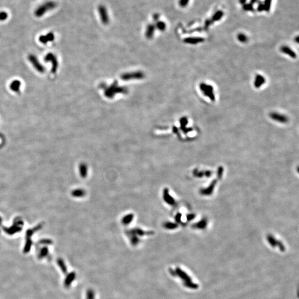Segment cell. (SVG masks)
I'll list each match as a JSON object with an SVG mask.
<instances>
[{
    "label": "cell",
    "mask_w": 299,
    "mask_h": 299,
    "mask_svg": "<svg viewBox=\"0 0 299 299\" xmlns=\"http://www.w3.org/2000/svg\"><path fill=\"white\" fill-rule=\"evenodd\" d=\"M199 88L203 93L204 95L208 97L212 102L215 100V96L213 93V88L212 85L205 83H201L199 85Z\"/></svg>",
    "instance_id": "2"
},
{
    "label": "cell",
    "mask_w": 299,
    "mask_h": 299,
    "mask_svg": "<svg viewBox=\"0 0 299 299\" xmlns=\"http://www.w3.org/2000/svg\"><path fill=\"white\" fill-rule=\"evenodd\" d=\"M256 0H252V3H254L255 2H256Z\"/></svg>",
    "instance_id": "37"
},
{
    "label": "cell",
    "mask_w": 299,
    "mask_h": 299,
    "mask_svg": "<svg viewBox=\"0 0 299 299\" xmlns=\"http://www.w3.org/2000/svg\"><path fill=\"white\" fill-rule=\"evenodd\" d=\"M58 266L60 268L62 271L63 272V273H65L67 272L66 267H65V265L64 264V261L61 259H59L58 260Z\"/></svg>",
    "instance_id": "20"
},
{
    "label": "cell",
    "mask_w": 299,
    "mask_h": 299,
    "mask_svg": "<svg viewBox=\"0 0 299 299\" xmlns=\"http://www.w3.org/2000/svg\"><path fill=\"white\" fill-rule=\"evenodd\" d=\"M267 241L269 242V243L272 245H273V247H274L275 245H276V244H278L279 245V247H280L281 250H283L284 249V245H283V244L281 243L280 242H277V241L274 239L273 236H267Z\"/></svg>",
    "instance_id": "15"
},
{
    "label": "cell",
    "mask_w": 299,
    "mask_h": 299,
    "mask_svg": "<svg viewBox=\"0 0 299 299\" xmlns=\"http://www.w3.org/2000/svg\"><path fill=\"white\" fill-rule=\"evenodd\" d=\"M28 60L32 64L34 68L40 73H44L45 71V68L43 65H42L39 61L38 60L37 57L33 54H31L28 56Z\"/></svg>",
    "instance_id": "3"
},
{
    "label": "cell",
    "mask_w": 299,
    "mask_h": 299,
    "mask_svg": "<svg viewBox=\"0 0 299 299\" xmlns=\"http://www.w3.org/2000/svg\"><path fill=\"white\" fill-rule=\"evenodd\" d=\"M164 199L166 202L170 205L173 206L175 204L176 202L175 199H173V198H172L171 196L170 195L168 190L167 189H165L164 192Z\"/></svg>",
    "instance_id": "8"
},
{
    "label": "cell",
    "mask_w": 299,
    "mask_h": 299,
    "mask_svg": "<svg viewBox=\"0 0 299 299\" xmlns=\"http://www.w3.org/2000/svg\"><path fill=\"white\" fill-rule=\"evenodd\" d=\"M8 17V14L6 12H0V21H5Z\"/></svg>",
    "instance_id": "28"
},
{
    "label": "cell",
    "mask_w": 299,
    "mask_h": 299,
    "mask_svg": "<svg viewBox=\"0 0 299 299\" xmlns=\"http://www.w3.org/2000/svg\"><path fill=\"white\" fill-rule=\"evenodd\" d=\"M280 50L281 52H283L285 54H287V55H289V56H290L292 58H296V54L295 53V52H294L291 48H290L287 46H285V45L283 46L282 47H281Z\"/></svg>",
    "instance_id": "10"
},
{
    "label": "cell",
    "mask_w": 299,
    "mask_h": 299,
    "mask_svg": "<svg viewBox=\"0 0 299 299\" xmlns=\"http://www.w3.org/2000/svg\"><path fill=\"white\" fill-rule=\"evenodd\" d=\"M98 12L102 23L105 25L108 24L109 22V17L105 7L102 5L99 6L98 7Z\"/></svg>",
    "instance_id": "5"
},
{
    "label": "cell",
    "mask_w": 299,
    "mask_h": 299,
    "mask_svg": "<svg viewBox=\"0 0 299 299\" xmlns=\"http://www.w3.org/2000/svg\"><path fill=\"white\" fill-rule=\"evenodd\" d=\"M194 175H195L196 176H197L198 177H203V176L204 175L203 172H198V171H197V170H195V171H194Z\"/></svg>",
    "instance_id": "31"
},
{
    "label": "cell",
    "mask_w": 299,
    "mask_h": 299,
    "mask_svg": "<svg viewBox=\"0 0 299 299\" xmlns=\"http://www.w3.org/2000/svg\"><path fill=\"white\" fill-rule=\"evenodd\" d=\"M223 172V168L222 167H219L218 170V178H221L222 176Z\"/></svg>",
    "instance_id": "30"
},
{
    "label": "cell",
    "mask_w": 299,
    "mask_h": 299,
    "mask_svg": "<svg viewBox=\"0 0 299 299\" xmlns=\"http://www.w3.org/2000/svg\"><path fill=\"white\" fill-rule=\"evenodd\" d=\"M181 216H182V215H181V213H178V214L176 216V217H175V218H176V221L177 222H180V221H181Z\"/></svg>",
    "instance_id": "33"
},
{
    "label": "cell",
    "mask_w": 299,
    "mask_h": 299,
    "mask_svg": "<svg viewBox=\"0 0 299 299\" xmlns=\"http://www.w3.org/2000/svg\"><path fill=\"white\" fill-rule=\"evenodd\" d=\"M45 61L46 62H50L52 63V72L55 73L56 72L57 69L58 63L57 59V58L52 53H49L47 55H46L45 57Z\"/></svg>",
    "instance_id": "4"
},
{
    "label": "cell",
    "mask_w": 299,
    "mask_h": 299,
    "mask_svg": "<svg viewBox=\"0 0 299 299\" xmlns=\"http://www.w3.org/2000/svg\"><path fill=\"white\" fill-rule=\"evenodd\" d=\"M48 254V249L46 248L43 249L41 253H40V254L39 256V258H44L45 256L47 255Z\"/></svg>",
    "instance_id": "29"
},
{
    "label": "cell",
    "mask_w": 299,
    "mask_h": 299,
    "mask_svg": "<svg viewBox=\"0 0 299 299\" xmlns=\"http://www.w3.org/2000/svg\"><path fill=\"white\" fill-rule=\"evenodd\" d=\"M216 180H214L212 182V184H210V186L207 189H202V190H201V191H200L202 195H210V194H212V192L213 191L214 187L216 186Z\"/></svg>",
    "instance_id": "11"
},
{
    "label": "cell",
    "mask_w": 299,
    "mask_h": 299,
    "mask_svg": "<svg viewBox=\"0 0 299 299\" xmlns=\"http://www.w3.org/2000/svg\"><path fill=\"white\" fill-rule=\"evenodd\" d=\"M74 275L73 274H70L68 277L66 279L65 281V286H68L69 285L71 281L73 280V279H74Z\"/></svg>",
    "instance_id": "24"
},
{
    "label": "cell",
    "mask_w": 299,
    "mask_h": 299,
    "mask_svg": "<svg viewBox=\"0 0 299 299\" xmlns=\"http://www.w3.org/2000/svg\"><path fill=\"white\" fill-rule=\"evenodd\" d=\"M80 172L81 176L85 178L87 177L88 174V167L87 166L84 164H82L80 166Z\"/></svg>",
    "instance_id": "16"
},
{
    "label": "cell",
    "mask_w": 299,
    "mask_h": 299,
    "mask_svg": "<svg viewBox=\"0 0 299 299\" xmlns=\"http://www.w3.org/2000/svg\"><path fill=\"white\" fill-rule=\"evenodd\" d=\"M204 41V39L201 37H189V38H186L184 39V42L185 43H189L191 45H196L199 43L203 42Z\"/></svg>",
    "instance_id": "9"
},
{
    "label": "cell",
    "mask_w": 299,
    "mask_h": 299,
    "mask_svg": "<svg viewBox=\"0 0 299 299\" xmlns=\"http://www.w3.org/2000/svg\"><path fill=\"white\" fill-rule=\"evenodd\" d=\"M223 16V12L221 11H219L218 12H217L214 16H213V19L212 20L213 21H218L219 19H221Z\"/></svg>",
    "instance_id": "21"
},
{
    "label": "cell",
    "mask_w": 299,
    "mask_h": 299,
    "mask_svg": "<svg viewBox=\"0 0 299 299\" xmlns=\"http://www.w3.org/2000/svg\"><path fill=\"white\" fill-rule=\"evenodd\" d=\"M54 34L52 32H50L45 36H40L39 40L41 43H42L43 44H46L48 42L53 41L54 40Z\"/></svg>",
    "instance_id": "7"
},
{
    "label": "cell",
    "mask_w": 299,
    "mask_h": 299,
    "mask_svg": "<svg viewBox=\"0 0 299 299\" xmlns=\"http://www.w3.org/2000/svg\"><path fill=\"white\" fill-rule=\"evenodd\" d=\"M157 27L161 31H164L166 28L165 23L163 22H158L157 23Z\"/></svg>",
    "instance_id": "27"
},
{
    "label": "cell",
    "mask_w": 299,
    "mask_h": 299,
    "mask_svg": "<svg viewBox=\"0 0 299 299\" xmlns=\"http://www.w3.org/2000/svg\"><path fill=\"white\" fill-rule=\"evenodd\" d=\"M296 43H299V37L298 36L296 38Z\"/></svg>",
    "instance_id": "36"
},
{
    "label": "cell",
    "mask_w": 299,
    "mask_h": 299,
    "mask_svg": "<svg viewBox=\"0 0 299 299\" xmlns=\"http://www.w3.org/2000/svg\"><path fill=\"white\" fill-rule=\"evenodd\" d=\"M238 39L239 40V41H240L242 43H245L246 42H247L248 41V38L247 37V36H245L244 34H243V33H240L238 35Z\"/></svg>",
    "instance_id": "22"
},
{
    "label": "cell",
    "mask_w": 299,
    "mask_h": 299,
    "mask_svg": "<svg viewBox=\"0 0 299 299\" xmlns=\"http://www.w3.org/2000/svg\"><path fill=\"white\" fill-rule=\"evenodd\" d=\"M155 31V26L152 24H150L147 26L146 31V36L147 37H151Z\"/></svg>",
    "instance_id": "17"
},
{
    "label": "cell",
    "mask_w": 299,
    "mask_h": 299,
    "mask_svg": "<svg viewBox=\"0 0 299 299\" xmlns=\"http://www.w3.org/2000/svg\"><path fill=\"white\" fill-rule=\"evenodd\" d=\"M265 82V79L261 75H257L255 77L254 87L256 88H259Z\"/></svg>",
    "instance_id": "12"
},
{
    "label": "cell",
    "mask_w": 299,
    "mask_h": 299,
    "mask_svg": "<svg viewBox=\"0 0 299 299\" xmlns=\"http://www.w3.org/2000/svg\"><path fill=\"white\" fill-rule=\"evenodd\" d=\"M189 1L190 0H179V5L181 7H185L188 5Z\"/></svg>",
    "instance_id": "26"
},
{
    "label": "cell",
    "mask_w": 299,
    "mask_h": 299,
    "mask_svg": "<svg viewBox=\"0 0 299 299\" xmlns=\"http://www.w3.org/2000/svg\"><path fill=\"white\" fill-rule=\"evenodd\" d=\"M211 173H212L211 172L209 171H206V172H205L204 175H205V176H207V177H210V176H211Z\"/></svg>",
    "instance_id": "35"
},
{
    "label": "cell",
    "mask_w": 299,
    "mask_h": 299,
    "mask_svg": "<svg viewBox=\"0 0 299 299\" xmlns=\"http://www.w3.org/2000/svg\"><path fill=\"white\" fill-rule=\"evenodd\" d=\"M85 195V192L83 190H78L74 191L73 193V195L76 197H83Z\"/></svg>",
    "instance_id": "23"
},
{
    "label": "cell",
    "mask_w": 299,
    "mask_h": 299,
    "mask_svg": "<svg viewBox=\"0 0 299 299\" xmlns=\"http://www.w3.org/2000/svg\"><path fill=\"white\" fill-rule=\"evenodd\" d=\"M134 216L133 214H128L127 215L125 216L122 219V223L124 225H129L130 223L132 222L134 219Z\"/></svg>",
    "instance_id": "14"
},
{
    "label": "cell",
    "mask_w": 299,
    "mask_h": 299,
    "mask_svg": "<svg viewBox=\"0 0 299 299\" xmlns=\"http://www.w3.org/2000/svg\"><path fill=\"white\" fill-rule=\"evenodd\" d=\"M56 7L57 3L54 1H48L38 7L35 11L34 14L36 17H41L47 12L55 8Z\"/></svg>",
    "instance_id": "1"
},
{
    "label": "cell",
    "mask_w": 299,
    "mask_h": 299,
    "mask_svg": "<svg viewBox=\"0 0 299 299\" xmlns=\"http://www.w3.org/2000/svg\"><path fill=\"white\" fill-rule=\"evenodd\" d=\"M244 9L246 10H252V7L250 5H245L244 6Z\"/></svg>",
    "instance_id": "34"
},
{
    "label": "cell",
    "mask_w": 299,
    "mask_h": 299,
    "mask_svg": "<svg viewBox=\"0 0 299 299\" xmlns=\"http://www.w3.org/2000/svg\"><path fill=\"white\" fill-rule=\"evenodd\" d=\"M195 217V215L194 214H188L187 216V219L188 221H191L192 219H193Z\"/></svg>",
    "instance_id": "32"
},
{
    "label": "cell",
    "mask_w": 299,
    "mask_h": 299,
    "mask_svg": "<svg viewBox=\"0 0 299 299\" xmlns=\"http://www.w3.org/2000/svg\"><path fill=\"white\" fill-rule=\"evenodd\" d=\"M164 225L165 228L167 229H175L177 227V224L176 223H173L172 222H166Z\"/></svg>",
    "instance_id": "19"
},
{
    "label": "cell",
    "mask_w": 299,
    "mask_h": 299,
    "mask_svg": "<svg viewBox=\"0 0 299 299\" xmlns=\"http://www.w3.org/2000/svg\"><path fill=\"white\" fill-rule=\"evenodd\" d=\"M270 116L273 120L275 121H279L281 123H286L288 121V119L287 116L276 113H272L270 114Z\"/></svg>",
    "instance_id": "6"
},
{
    "label": "cell",
    "mask_w": 299,
    "mask_h": 299,
    "mask_svg": "<svg viewBox=\"0 0 299 299\" xmlns=\"http://www.w3.org/2000/svg\"><path fill=\"white\" fill-rule=\"evenodd\" d=\"M206 225H207V222H206V221L205 219H204V220L200 221L199 222L196 223L194 225V227H196V228H198L199 229H203V228L206 227Z\"/></svg>",
    "instance_id": "18"
},
{
    "label": "cell",
    "mask_w": 299,
    "mask_h": 299,
    "mask_svg": "<svg viewBox=\"0 0 299 299\" xmlns=\"http://www.w3.org/2000/svg\"><path fill=\"white\" fill-rule=\"evenodd\" d=\"M21 82H19V80H15L11 83L10 88L13 91L19 92L20 88H21Z\"/></svg>",
    "instance_id": "13"
},
{
    "label": "cell",
    "mask_w": 299,
    "mask_h": 299,
    "mask_svg": "<svg viewBox=\"0 0 299 299\" xmlns=\"http://www.w3.org/2000/svg\"><path fill=\"white\" fill-rule=\"evenodd\" d=\"M272 3V0H265V3H264V9L266 11H269Z\"/></svg>",
    "instance_id": "25"
}]
</instances>
